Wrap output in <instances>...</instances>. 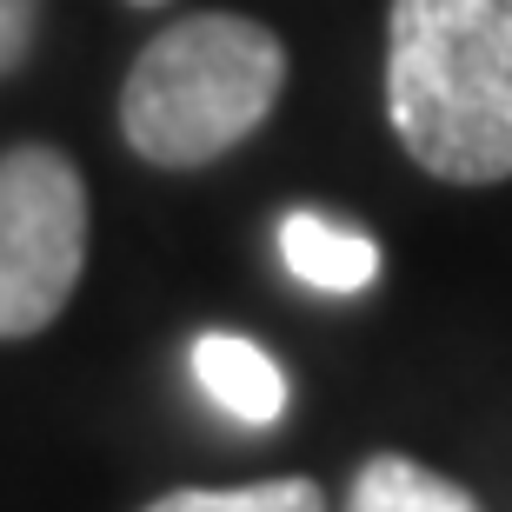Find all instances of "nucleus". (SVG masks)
<instances>
[{
    "label": "nucleus",
    "mask_w": 512,
    "mask_h": 512,
    "mask_svg": "<svg viewBox=\"0 0 512 512\" xmlns=\"http://www.w3.org/2000/svg\"><path fill=\"white\" fill-rule=\"evenodd\" d=\"M386 120L446 187L512 180V0H393Z\"/></svg>",
    "instance_id": "f257e3e1"
},
{
    "label": "nucleus",
    "mask_w": 512,
    "mask_h": 512,
    "mask_svg": "<svg viewBox=\"0 0 512 512\" xmlns=\"http://www.w3.org/2000/svg\"><path fill=\"white\" fill-rule=\"evenodd\" d=\"M286 87V40L247 14L160 27L120 80V133L153 167H207L266 127Z\"/></svg>",
    "instance_id": "f03ea898"
},
{
    "label": "nucleus",
    "mask_w": 512,
    "mask_h": 512,
    "mask_svg": "<svg viewBox=\"0 0 512 512\" xmlns=\"http://www.w3.org/2000/svg\"><path fill=\"white\" fill-rule=\"evenodd\" d=\"M87 266V180L60 147L0 153V340H34L67 313Z\"/></svg>",
    "instance_id": "7ed1b4c3"
},
{
    "label": "nucleus",
    "mask_w": 512,
    "mask_h": 512,
    "mask_svg": "<svg viewBox=\"0 0 512 512\" xmlns=\"http://www.w3.org/2000/svg\"><path fill=\"white\" fill-rule=\"evenodd\" d=\"M280 260L313 293H366L380 280V240L320 207H293L280 220Z\"/></svg>",
    "instance_id": "20e7f679"
},
{
    "label": "nucleus",
    "mask_w": 512,
    "mask_h": 512,
    "mask_svg": "<svg viewBox=\"0 0 512 512\" xmlns=\"http://www.w3.org/2000/svg\"><path fill=\"white\" fill-rule=\"evenodd\" d=\"M193 380L200 393L233 413L240 426H280L286 413V373L266 346L240 340V333H200L193 340Z\"/></svg>",
    "instance_id": "39448f33"
},
{
    "label": "nucleus",
    "mask_w": 512,
    "mask_h": 512,
    "mask_svg": "<svg viewBox=\"0 0 512 512\" xmlns=\"http://www.w3.org/2000/svg\"><path fill=\"white\" fill-rule=\"evenodd\" d=\"M346 512H479V499L459 479L433 473L406 453H373L353 473V499Z\"/></svg>",
    "instance_id": "423d86ee"
},
{
    "label": "nucleus",
    "mask_w": 512,
    "mask_h": 512,
    "mask_svg": "<svg viewBox=\"0 0 512 512\" xmlns=\"http://www.w3.org/2000/svg\"><path fill=\"white\" fill-rule=\"evenodd\" d=\"M140 512H326V493L313 479L286 473V479H253V486H180Z\"/></svg>",
    "instance_id": "0eeeda50"
},
{
    "label": "nucleus",
    "mask_w": 512,
    "mask_h": 512,
    "mask_svg": "<svg viewBox=\"0 0 512 512\" xmlns=\"http://www.w3.org/2000/svg\"><path fill=\"white\" fill-rule=\"evenodd\" d=\"M40 40V0H0V80L20 74Z\"/></svg>",
    "instance_id": "6e6552de"
},
{
    "label": "nucleus",
    "mask_w": 512,
    "mask_h": 512,
    "mask_svg": "<svg viewBox=\"0 0 512 512\" xmlns=\"http://www.w3.org/2000/svg\"><path fill=\"white\" fill-rule=\"evenodd\" d=\"M133 7H167V0H133Z\"/></svg>",
    "instance_id": "1a4fd4ad"
}]
</instances>
